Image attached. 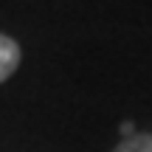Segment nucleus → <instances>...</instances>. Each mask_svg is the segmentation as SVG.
<instances>
[{
	"label": "nucleus",
	"instance_id": "nucleus-1",
	"mask_svg": "<svg viewBox=\"0 0 152 152\" xmlns=\"http://www.w3.org/2000/svg\"><path fill=\"white\" fill-rule=\"evenodd\" d=\"M20 65V45L11 37L0 34V82H6Z\"/></svg>",
	"mask_w": 152,
	"mask_h": 152
},
{
	"label": "nucleus",
	"instance_id": "nucleus-2",
	"mask_svg": "<svg viewBox=\"0 0 152 152\" xmlns=\"http://www.w3.org/2000/svg\"><path fill=\"white\" fill-rule=\"evenodd\" d=\"M113 152H152V135H130Z\"/></svg>",
	"mask_w": 152,
	"mask_h": 152
}]
</instances>
